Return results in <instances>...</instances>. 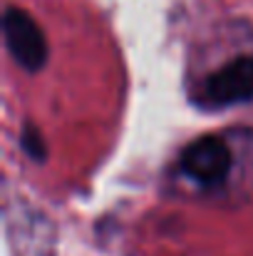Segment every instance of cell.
<instances>
[{"instance_id": "obj_1", "label": "cell", "mask_w": 253, "mask_h": 256, "mask_svg": "<svg viewBox=\"0 0 253 256\" xmlns=\"http://www.w3.org/2000/svg\"><path fill=\"white\" fill-rule=\"evenodd\" d=\"M2 35L7 52L25 72H40L47 62V38L42 28L32 20L30 12L20 8H5L2 15Z\"/></svg>"}, {"instance_id": "obj_2", "label": "cell", "mask_w": 253, "mask_h": 256, "mask_svg": "<svg viewBox=\"0 0 253 256\" xmlns=\"http://www.w3.org/2000/svg\"><path fill=\"white\" fill-rule=\"evenodd\" d=\"M181 172L194 179L201 186H216L221 184L234 164L231 150L224 137L219 134H204L184 147L181 152Z\"/></svg>"}, {"instance_id": "obj_3", "label": "cell", "mask_w": 253, "mask_h": 256, "mask_svg": "<svg viewBox=\"0 0 253 256\" xmlns=\"http://www.w3.org/2000/svg\"><path fill=\"white\" fill-rule=\"evenodd\" d=\"M204 94L216 107H229L253 100V58L244 55L219 68L204 82Z\"/></svg>"}, {"instance_id": "obj_4", "label": "cell", "mask_w": 253, "mask_h": 256, "mask_svg": "<svg viewBox=\"0 0 253 256\" xmlns=\"http://www.w3.org/2000/svg\"><path fill=\"white\" fill-rule=\"evenodd\" d=\"M20 144H22V150H25V154H27L30 160L45 162V157H47V144H45L42 132H40L32 122H25L22 134H20Z\"/></svg>"}]
</instances>
